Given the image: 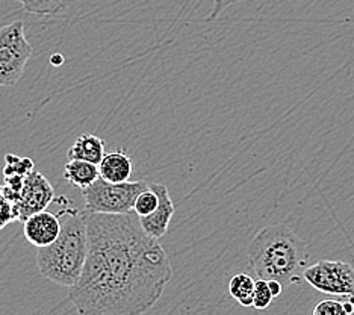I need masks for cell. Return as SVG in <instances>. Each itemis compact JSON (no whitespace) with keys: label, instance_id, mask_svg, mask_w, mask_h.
I'll list each match as a JSON object with an SVG mask.
<instances>
[{"label":"cell","instance_id":"obj_21","mask_svg":"<svg viewBox=\"0 0 354 315\" xmlns=\"http://www.w3.org/2000/svg\"><path fill=\"white\" fill-rule=\"evenodd\" d=\"M268 285H270L271 293H272V296H274V297L280 296L281 291H283V285H281L279 280H268Z\"/></svg>","mask_w":354,"mask_h":315},{"label":"cell","instance_id":"obj_14","mask_svg":"<svg viewBox=\"0 0 354 315\" xmlns=\"http://www.w3.org/2000/svg\"><path fill=\"white\" fill-rule=\"evenodd\" d=\"M23 10L29 14L47 17V15H59L70 6L71 0H15Z\"/></svg>","mask_w":354,"mask_h":315},{"label":"cell","instance_id":"obj_15","mask_svg":"<svg viewBox=\"0 0 354 315\" xmlns=\"http://www.w3.org/2000/svg\"><path fill=\"white\" fill-rule=\"evenodd\" d=\"M35 170V164L29 156H19L14 153H8L5 156V168L3 177L21 176L26 177Z\"/></svg>","mask_w":354,"mask_h":315},{"label":"cell","instance_id":"obj_1","mask_svg":"<svg viewBox=\"0 0 354 315\" xmlns=\"http://www.w3.org/2000/svg\"><path fill=\"white\" fill-rule=\"evenodd\" d=\"M85 213L88 258L68 297L80 315H144L173 278L170 258L135 214Z\"/></svg>","mask_w":354,"mask_h":315},{"label":"cell","instance_id":"obj_16","mask_svg":"<svg viewBox=\"0 0 354 315\" xmlns=\"http://www.w3.org/2000/svg\"><path fill=\"white\" fill-rule=\"evenodd\" d=\"M158 205H159L158 194H156L155 191H153V190L150 188V185H149V188L144 190V191L140 194V196L136 197L135 205H133V214H135L136 217H140V218L149 217L150 214H153V213L156 211Z\"/></svg>","mask_w":354,"mask_h":315},{"label":"cell","instance_id":"obj_5","mask_svg":"<svg viewBox=\"0 0 354 315\" xmlns=\"http://www.w3.org/2000/svg\"><path fill=\"white\" fill-rule=\"evenodd\" d=\"M34 47L28 42L25 23L15 20L0 28V87H15L25 75Z\"/></svg>","mask_w":354,"mask_h":315},{"label":"cell","instance_id":"obj_6","mask_svg":"<svg viewBox=\"0 0 354 315\" xmlns=\"http://www.w3.org/2000/svg\"><path fill=\"white\" fill-rule=\"evenodd\" d=\"M303 279L319 293L354 302V269L342 261H318L306 269Z\"/></svg>","mask_w":354,"mask_h":315},{"label":"cell","instance_id":"obj_13","mask_svg":"<svg viewBox=\"0 0 354 315\" xmlns=\"http://www.w3.org/2000/svg\"><path fill=\"white\" fill-rule=\"evenodd\" d=\"M256 279L247 273H238L229 280V294L241 306H253Z\"/></svg>","mask_w":354,"mask_h":315},{"label":"cell","instance_id":"obj_11","mask_svg":"<svg viewBox=\"0 0 354 315\" xmlns=\"http://www.w3.org/2000/svg\"><path fill=\"white\" fill-rule=\"evenodd\" d=\"M106 155V143L94 134H82L68 149V159H79L99 165Z\"/></svg>","mask_w":354,"mask_h":315},{"label":"cell","instance_id":"obj_18","mask_svg":"<svg viewBox=\"0 0 354 315\" xmlns=\"http://www.w3.org/2000/svg\"><path fill=\"white\" fill-rule=\"evenodd\" d=\"M12 222H19L17 220V213H15L14 205L5 196L2 185H0V231L5 229L8 224H11Z\"/></svg>","mask_w":354,"mask_h":315},{"label":"cell","instance_id":"obj_7","mask_svg":"<svg viewBox=\"0 0 354 315\" xmlns=\"http://www.w3.org/2000/svg\"><path fill=\"white\" fill-rule=\"evenodd\" d=\"M56 200V194L44 174L34 170L29 176H26L25 183L19 194V199L15 201V213H17V220L25 223L29 217L38 213L47 211L53 201Z\"/></svg>","mask_w":354,"mask_h":315},{"label":"cell","instance_id":"obj_10","mask_svg":"<svg viewBox=\"0 0 354 315\" xmlns=\"http://www.w3.org/2000/svg\"><path fill=\"white\" fill-rule=\"evenodd\" d=\"M133 159L123 150L109 152L99 164L100 177L108 182H129L133 174Z\"/></svg>","mask_w":354,"mask_h":315},{"label":"cell","instance_id":"obj_20","mask_svg":"<svg viewBox=\"0 0 354 315\" xmlns=\"http://www.w3.org/2000/svg\"><path fill=\"white\" fill-rule=\"evenodd\" d=\"M212 2H214L212 11H211V14H209V17L206 19V21L216 20L224 12V10H227L229 6L241 3V2H245V0H212Z\"/></svg>","mask_w":354,"mask_h":315},{"label":"cell","instance_id":"obj_4","mask_svg":"<svg viewBox=\"0 0 354 315\" xmlns=\"http://www.w3.org/2000/svg\"><path fill=\"white\" fill-rule=\"evenodd\" d=\"M149 182H108L99 177L90 187L82 190L85 211L94 214L122 215L133 214L136 197L149 188Z\"/></svg>","mask_w":354,"mask_h":315},{"label":"cell","instance_id":"obj_17","mask_svg":"<svg viewBox=\"0 0 354 315\" xmlns=\"http://www.w3.org/2000/svg\"><path fill=\"white\" fill-rule=\"evenodd\" d=\"M272 296L268 280L263 279H256V287H254V297H253V308L256 309H267L271 305Z\"/></svg>","mask_w":354,"mask_h":315},{"label":"cell","instance_id":"obj_9","mask_svg":"<svg viewBox=\"0 0 354 315\" xmlns=\"http://www.w3.org/2000/svg\"><path fill=\"white\" fill-rule=\"evenodd\" d=\"M25 238L37 249L53 244L61 233L59 217L49 211L38 213L23 223Z\"/></svg>","mask_w":354,"mask_h":315},{"label":"cell","instance_id":"obj_3","mask_svg":"<svg viewBox=\"0 0 354 315\" xmlns=\"http://www.w3.org/2000/svg\"><path fill=\"white\" fill-rule=\"evenodd\" d=\"M61 208L56 215L61 233L53 244L37 250V265L41 276L59 287L76 285L88 258V228L85 213L67 197H56Z\"/></svg>","mask_w":354,"mask_h":315},{"label":"cell","instance_id":"obj_8","mask_svg":"<svg viewBox=\"0 0 354 315\" xmlns=\"http://www.w3.org/2000/svg\"><path fill=\"white\" fill-rule=\"evenodd\" d=\"M150 188L158 194L159 205L155 213L150 214L149 217L140 218V223L142 226L144 232H146L149 237H151L153 240H159L168 232L176 208H174L170 192H168V188L164 183L153 182L150 183Z\"/></svg>","mask_w":354,"mask_h":315},{"label":"cell","instance_id":"obj_12","mask_svg":"<svg viewBox=\"0 0 354 315\" xmlns=\"http://www.w3.org/2000/svg\"><path fill=\"white\" fill-rule=\"evenodd\" d=\"M100 177L99 165L79 159H68L64 167V179L76 188L85 190Z\"/></svg>","mask_w":354,"mask_h":315},{"label":"cell","instance_id":"obj_19","mask_svg":"<svg viewBox=\"0 0 354 315\" xmlns=\"http://www.w3.org/2000/svg\"><path fill=\"white\" fill-rule=\"evenodd\" d=\"M312 315H351L347 309H345L342 300H333V298H328V300H321L315 305Z\"/></svg>","mask_w":354,"mask_h":315},{"label":"cell","instance_id":"obj_2","mask_svg":"<svg viewBox=\"0 0 354 315\" xmlns=\"http://www.w3.org/2000/svg\"><path fill=\"white\" fill-rule=\"evenodd\" d=\"M248 267L256 279L279 280L281 285L299 284L309 264L306 241L285 224L261 229L247 249Z\"/></svg>","mask_w":354,"mask_h":315}]
</instances>
